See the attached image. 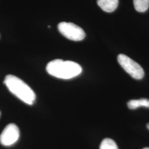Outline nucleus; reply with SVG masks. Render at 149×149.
Here are the masks:
<instances>
[{"instance_id": "f03ea898", "label": "nucleus", "mask_w": 149, "mask_h": 149, "mask_svg": "<svg viewBox=\"0 0 149 149\" xmlns=\"http://www.w3.org/2000/svg\"><path fill=\"white\" fill-rule=\"evenodd\" d=\"M8 90L12 94L27 104L32 105L36 95L32 88L23 80L12 74H8L3 81Z\"/></svg>"}, {"instance_id": "9d476101", "label": "nucleus", "mask_w": 149, "mask_h": 149, "mask_svg": "<svg viewBox=\"0 0 149 149\" xmlns=\"http://www.w3.org/2000/svg\"><path fill=\"white\" fill-rule=\"evenodd\" d=\"M147 128H148V129L149 130V123L147 124Z\"/></svg>"}, {"instance_id": "f8f14e48", "label": "nucleus", "mask_w": 149, "mask_h": 149, "mask_svg": "<svg viewBox=\"0 0 149 149\" xmlns=\"http://www.w3.org/2000/svg\"><path fill=\"white\" fill-rule=\"evenodd\" d=\"M0 114H1V113H0Z\"/></svg>"}, {"instance_id": "0eeeda50", "label": "nucleus", "mask_w": 149, "mask_h": 149, "mask_svg": "<svg viewBox=\"0 0 149 149\" xmlns=\"http://www.w3.org/2000/svg\"><path fill=\"white\" fill-rule=\"evenodd\" d=\"M128 108L130 109H135L140 107L149 108V100L141 98L139 100H132L128 102Z\"/></svg>"}, {"instance_id": "f257e3e1", "label": "nucleus", "mask_w": 149, "mask_h": 149, "mask_svg": "<svg viewBox=\"0 0 149 149\" xmlns=\"http://www.w3.org/2000/svg\"><path fill=\"white\" fill-rule=\"evenodd\" d=\"M48 74L58 79L68 80L79 76L82 69L80 65L72 61L55 59L50 61L46 67Z\"/></svg>"}, {"instance_id": "7ed1b4c3", "label": "nucleus", "mask_w": 149, "mask_h": 149, "mask_svg": "<svg viewBox=\"0 0 149 149\" xmlns=\"http://www.w3.org/2000/svg\"><path fill=\"white\" fill-rule=\"evenodd\" d=\"M118 61L123 69L134 79L140 80L144 77L145 73L142 67L128 56L119 54L118 56Z\"/></svg>"}, {"instance_id": "9b49d317", "label": "nucleus", "mask_w": 149, "mask_h": 149, "mask_svg": "<svg viewBox=\"0 0 149 149\" xmlns=\"http://www.w3.org/2000/svg\"><path fill=\"white\" fill-rule=\"evenodd\" d=\"M143 149H149V148H144Z\"/></svg>"}, {"instance_id": "1a4fd4ad", "label": "nucleus", "mask_w": 149, "mask_h": 149, "mask_svg": "<svg viewBox=\"0 0 149 149\" xmlns=\"http://www.w3.org/2000/svg\"><path fill=\"white\" fill-rule=\"evenodd\" d=\"M100 149H118L116 142L111 139H104L100 145Z\"/></svg>"}, {"instance_id": "20e7f679", "label": "nucleus", "mask_w": 149, "mask_h": 149, "mask_svg": "<svg viewBox=\"0 0 149 149\" xmlns=\"http://www.w3.org/2000/svg\"><path fill=\"white\" fill-rule=\"evenodd\" d=\"M58 28L63 36L71 40L81 41L85 37L84 31L73 23L63 22L59 23Z\"/></svg>"}, {"instance_id": "6e6552de", "label": "nucleus", "mask_w": 149, "mask_h": 149, "mask_svg": "<svg viewBox=\"0 0 149 149\" xmlns=\"http://www.w3.org/2000/svg\"><path fill=\"white\" fill-rule=\"evenodd\" d=\"M135 9L139 12H144L149 8V0H133Z\"/></svg>"}, {"instance_id": "39448f33", "label": "nucleus", "mask_w": 149, "mask_h": 149, "mask_svg": "<svg viewBox=\"0 0 149 149\" xmlns=\"http://www.w3.org/2000/svg\"><path fill=\"white\" fill-rule=\"evenodd\" d=\"M20 132L15 124H8L0 135V143L5 146H10L15 144L19 139Z\"/></svg>"}, {"instance_id": "423d86ee", "label": "nucleus", "mask_w": 149, "mask_h": 149, "mask_svg": "<svg viewBox=\"0 0 149 149\" xmlns=\"http://www.w3.org/2000/svg\"><path fill=\"white\" fill-rule=\"evenodd\" d=\"M97 4L106 12H112L117 8L119 0H97Z\"/></svg>"}]
</instances>
